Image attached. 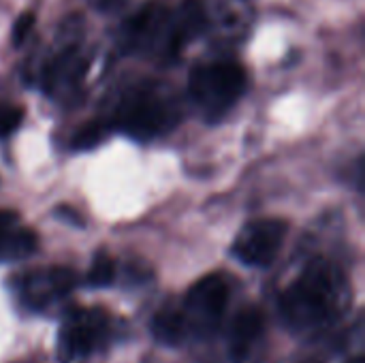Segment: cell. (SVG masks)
I'll return each instance as SVG.
<instances>
[{"label": "cell", "mask_w": 365, "mask_h": 363, "mask_svg": "<svg viewBox=\"0 0 365 363\" xmlns=\"http://www.w3.org/2000/svg\"><path fill=\"white\" fill-rule=\"evenodd\" d=\"M88 2L103 13H113V11H120L122 6H126L130 0H88Z\"/></svg>", "instance_id": "18"}, {"label": "cell", "mask_w": 365, "mask_h": 363, "mask_svg": "<svg viewBox=\"0 0 365 363\" xmlns=\"http://www.w3.org/2000/svg\"><path fill=\"white\" fill-rule=\"evenodd\" d=\"M77 276L68 267H36L19 274L13 282L15 295L30 310H45L60 304L75 287Z\"/></svg>", "instance_id": "7"}, {"label": "cell", "mask_w": 365, "mask_h": 363, "mask_svg": "<svg viewBox=\"0 0 365 363\" xmlns=\"http://www.w3.org/2000/svg\"><path fill=\"white\" fill-rule=\"evenodd\" d=\"M152 334L165 347H182L188 340V334L180 306H167L158 310L152 321Z\"/></svg>", "instance_id": "13"}, {"label": "cell", "mask_w": 365, "mask_h": 363, "mask_svg": "<svg viewBox=\"0 0 365 363\" xmlns=\"http://www.w3.org/2000/svg\"><path fill=\"white\" fill-rule=\"evenodd\" d=\"M122 43L128 51H141L160 60L180 56L171 32V6L163 0H150L122 26Z\"/></svg>", "instance_id": "4"}, {"label": "cell", "mask_w": 365, "mask_h": 363, "mask_svg": "<svg viewBox=\"0 0 365 363\" xmlns=\"http://www.w3.org/2000/svg\"><path fill=\"white\" fill-rule=\"evenodd\" d=\"M34 21H36L34 13H24V15L15 21L13 32H11V41H13L15 47L24 45V41L28 39V34H30L32 28H34Z\"/></svg>", "instance_id": "17"}, {"label": "cell", "mask_w": 365, "mask_h": 363, "mask_svg": "<svg viewBox=\"0 0 365 363\" xmlns=\"http://www.w3.org/2000/svg\"><path fill=\"white\" fill-rule=\"evenodd\" d=\"M207 28V9L201 0H180L171 9V32L178 51Z\"/></svg>", "instance_id": "12"}, {"label": "cell", "mask_w": 365, "mask_h": 363, "mask_svg": "<svg viewBox=\"0 0 365 363\" xmlns=\"http://www.w3.org/2000/svg\"><path fill=\"white\" fill-rule=\"evenodd\" d=\"M109 338V317L98 308H77L66 315L60 336L58 353L64 362L81 359L96 353Z\"/></svg>", "instance_id": "6"}, {"label": "cell", "mask_w": 365, "mask_h": 363, "mask_svg": "<svg viewBox=\"0 0 365 363\" xmlns=\"http://www.w3.org/2000/svg\"><path fill=\"white\" fill-rule=\"evenodd\" d=\"M88 64H90L88 58L75 45L64 47L43 71L45 90L53 96L73 94L81 86V81L88 73Z\"/></svg>", "instance_id": "10"}, {"label": "cell", "mask_w": 365, "mask_h": 363, "mask_svg": "<svg viewBox=\"0 0 365 363\" xmlns=\"http://www.w3.org/2000/svg\"><path fill=\"white\" fill-rule=\"evenodd\" d=\"M115 280V263L109 255H96L90 270H88V278L86 282L90 287H96V289H103V287H109L111 282Z\"/></svg>", "instance_id": "15"}, {"label": "cell", "mask_w": 365, "mask_h": 363, "mask_svg": "<svg viewBox=\"0 0 365 363\" xmlns=\"http://www.w3.org/2000/svg\"><path fill=\"white\" fill-rule=\"evenodd\" d=\"M227 304H229V287L225 278H220L218 274H207L201 280H197L188 289L180 306L188 338L205 340L214 336L225 319Z\"/></svg>", "instance_id": "5"}, {"label": "cell", "mask_w": 365, "mask_h": 363, "mask_svg": "<svg viewBox=\"0 0 365 363\" xmlns=\"http://www.w3.org/2000/svg\"><path fill=\"white\" fill-rule=\"evenodd\" d=\"M246 86L244 66L229 60L199 64L188 77V94L210 122L220 120L244 96Z\"/></svg>", "instance_id": "3"}, {"label": "cell", "mask_w": 365, "mask_h": 363, "mask_svg": "<svg viewBox=\"0 0 365 363\" xmlns=\"http://www.w3.org/2000/svg\"><path fill=\"white\" fill-rule=\"evenodd\" d=\"M265 340V319L257 308H244L235 315L229 334V355L233 363H261Z\"/></svg>", "instance_id": "9"}, {"label": "cell", "mask_w": 365, "mask_h": 363, "mask_svg": "<svg viewBox=\"0 0 365 363\" xmlns=\"http://www.w3.org/2000/svg\"><path fill=\"white\" fill-rule=\"evenodd\" d=\"M107 131H109V124H105L101 120H90V122H86L73 135V141L71 143H73L75 150H92V148H96L105 139Z\"/></svg>", "instance_id": "14"}, {"label": "cell", "mask_w": 365, "mask_h": 363, "mask_svg": "<svg viewBox=\"0 0 365 363\" xmlns=\"http://www.w3.org/2000/svg\"><path fill=\"white\" fill-rule=\"evenodd\" d=\"M287 223L280 218H261L248 223L233 244V255L237 261L250 267H267L274 263L282 250L287 237Z\"/></svg>", "instance_id": "8"}, {"label": "cell", "mask_w": 365, "mask_h": 363, "mask_svg": "<svg viewBox=\"0 0 365 363\" xmlns=\"http://www.w3.org/2000/svg\"><path fill=\"white\" fill-rule=\"evenodd\" d=\"M349 363H365V359H364V357H361V355H357L355 359H351V362H349Z\"/></svg>", "instance_id": "19"}, {"label": "cell", "mask_w": 365, "mask_h": 363, "mask_svg": "<svg viewBox=\"0 0 365 363\" xmlns=\"http://www.w3.org/2000/svg\"><path fill=\"white\" fill-rule=\"evenodd\" d=\"M351 285L331 259H312L280 295V317L297 334L319 332L342 317Z\"/></svg>", "instance_id": "1"}, {"label": "cell", "mask_w": 365, "mask_h": 363, "mask_svg": "<svg viewBox=\"0 0 365 363\" xmlns=\"http://www.w3.org/2000/svg\"><path fill=\"white\" fill-rule=\"evenodd\" d=\"M178 96L156 81H143L124 92L113 109L111 124L133 139L148 141L169 133L180 122Z\"/></svg>", "instance_id": "2"}, {"label": "cell", "mask_w": 365, "mask_h": 363, "mask_svg": "<svg viewBox=\"0 0 365 363\" xmlns=\"http://www.w3.org/2000/svg\"><path fill=\"white\" fill-rule=\"evenodd\" d=\"M34 231L21 227L19 214L13 210H0V261H19L36 250Z\"/></svg>", "instance_id": "11"}, {"label": "cell", "mask_w": 365, "mask_h": 363, "mask_svg": "<svg viewBox=\"0 0 365 363\" xmlns=\"http://www.w3.org/2000/svg\"><path fill=\"white\" fill-rule=\"evenodd\" d=\"M21 120H24L21 107L0 103V137H9L11 133H15L19 128Z\"/></svg>", "instance_id": "16"}]
</instances>
